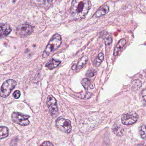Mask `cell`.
Returning <instances> with one entry per match:
<instances>
[{
  "instance_id": "obj_7",
  "label": "cell",
  "mask_w": 146,
  "mask_h": 146,
  "mask_svg": "<svg viewBox=\"0 0 146 146\" xmlns=\"http://www.w3.org/2000/svg\"><path fill=\"white\" fill-rule=\"evenodd\" d=\"M33 32V28L29 24H22L17 28V34L21 37H26L31 35Z\"/></svg>"
},
{
  "instance_id": "obj_13",
  "label": "cell",
  "mask_w": 146,
  "mask_h": 146,
  "mask_svg": "<svg viewBox=\"0 0 146 146\" xmlns=\"http://www.w3.org/2000/svg\"><path fill=\"white\" fill-rule=\"evenodd\" d=\"M88 60V57L86 56H84L80 59L77 64H75L76 69H81L84 67Z\"/></svg>"
},
{
  "instance_id": "obj_25",
  "label": "cell",
  "mask_w": 146,
  "mask_h": 146,
  "mask_svg": "<svg viewBox=\"0 0 146 146\" xmlns=\"http://www.w3.org/2000/svg\"><path fill=\"white\" fill-rule=\"evenodd\" d=\"M137 146H146L145 142H142L140 144H138Z\"/></svg>"
},
{
  "instance_id": "obj_2",
  "label": "cell",
  "mask_w": 146,
  "mask_h": 146,
  "mask_svg": "<svg viewBox=\"0 0 146 146\" xmlns=\"http://www.w3.org/2000/svg\"><path fill=\"white\" fill-rule=\"evenodd\" d=\"M62 43V38L58 34L54 35L49 41L47 46L43 54L42 57L46 58L49 56L51 53L58 49Z\"/></svg>"
},
{
  "instance_id": "obj_14",
  "label": "cell",
  "mask_w": 146,
  "mask_h": 146,
  "mask_svg": "<svg viewBox=\"0 0 146 146\" xmlns=\"http://www.w3.org/2000/svg\"><path fill=\"white\" fill-rule=\"evenodd\" d=\"M9 130L6 126H0V139L7 137L9 135Z\"/></svg>"
},
{
  "instance_id": "obj_23",
  "label": "cell",
  "mask_w": 146,
  "mask_h": 146,
  "mask_svg": "<svg viewBox=\"0 0 146 146\" xmlns=\"http://www.w3.org/2000/svg\"><path fill=\"white\" fill-rule=\"evenodd\" d=\"M134 85L136 88H140L141 85V83L139 80H135L134 82Z\"/></svg>"
},
{
  "instance_id": "obj_5",
  "label": "cell",
  "mask_w": 146,
  "mask_h": 146,
  "mask_svg": "<svg viewBox=\"0 0 146 146\" xmlns=\"http://www.w3.org/2000/svg\"><path fill=\"white\" fill-rule=\"evenodd\" d=\"M56 125L60 130L65 133H69L71 131V124L69 119L60 117L56 119Z\"/></svg>"
},
{
  "instance_id": "obj_21",
  "label": "cell",
  "mask_w": 146,
  "mask_h": 146,
  "mask_svg": "<svg viewBox=\"0 0 146 146\" xmlns=\"http://www.w3.org/2000/svg\"><path fill=\"white\" fill-rule=\"evenodd\" d=\"M13 97H14L15 99H17L20 97V96H21V93L19 90H16L15 92L13 93Z\"/></svg>"
},
{
  "instance_id": "obj_19",
  "label": "cell",
  "mask_w": 146,
  "mask_h": 146,
  "mask_svg": "<svg viewBox=\"0 0 146 146\" xmlns=\"http://www.w3.org/2000/svg\"><path fill=\"white\" fill-rule=\"evenodd\" d=\"M140 135H141V137L143 139H144L146 137V127L145 125H143L141 127L140 129Z\"/></svg>"
},
{
  "instance_id": "obj_16",
  "label": "cell",
  "mask_w": 146,
  "mask_h": 146,
  "mask_svg": "<svg viewBox=\"0 0 146 146\" xmlns=\"http://www.w3.org/2000/svg\"><path fill=\"white\" fill-rule=\"evenodd\" d=\"M92 94L89 92H82V93L78 94L77 96L78 98L82 99H89L91 97Z\"/></svg>"
},
{
  "instance_id": "obj_26",
  "label": "cell",
  "mask_w": 146,
  "mask_h": 146,
  "mask_svg": "<svg viewBox=\"0 0 146 146\" xmlns=\"http://www.w3.org/2000/svg\"><path fill=\"white\" fill-rule=\"evenodd\" d=\"M94 87H95L94 84H93V83H91V84H90V85L89 88L91 89H93V88H94Z\"/></svg>"
},
{
  "instance_id": "obj_9",
  "label": "cell",
  "mask_w": 146,
  "mask_h": 146,
  "mask_svg": "<svg viewBox=\"0 0 146 146\" xmlns=\"http://www.w3.org/2000/svg\"><path fill=\"white\" fill-rule=\"evenodd\" d=\"M12 29L7 23H0V38L5 37L11 33Z\"/></svg>"
},
{
  "instance_id": "obj_15",
  "label": "cell",
  "mask_w": 146,
  "mask_h": 146,
  "mask_svg": "<svg viewBox=\"0 0 146 146\" xmlns=\"http://www.w3.org/2000/svg\"><path fill=\"white\" fill-rule=\"evenodd\" d=\"M104 55L102 53H100L94 61V65L96 66H99L104 60Z\"/></svg>"
},
{
  "instance_id": "obj_10",
  "label": "cell",
  "mask_w": 146,
  "mask_h": 146,
  "mask_svg": "<svg viewBox=\"0 0 146 146\" xmlns=\"http://www.w3.org/2000/svg\"><path fill=\"white\" fill-rule=\"evenodd\" d=\"M126 43V40L124 39H121L119 40L116 46L115 47L113 51V54L114 56H117L119 55L121 49L124 47Z\"/></svg>"
},
{
  "instance_id": "obj_12",
  "label": "cell",
  "mask_w": 146,
  "mask_h": 146,
  "mask_svg": "<svg viewBox=\"0 0 146 146\" xmlns=\"http://www.w3.org/2000/svg\"><path fill=\"white\" fill-rule=\"evenodd\" d=\"M60 63L61 62L60 61H58L54 59H52L46 64V66L49 70H52L57 67Z\"/></svg>"
},
{
  "instance_id": "obj_18",
  "label": "cell",
  "mask_w": 146,
  "mask_h": 146,
  "mask_svg": "<svg viewBox=\"0 0 146 146\" xmlns=\"http://www.w3.org/2000/svg\"><path fill=\"white\" fill-rule=\"evenodd\" d=\"M81 84L83 86L84 88L86 90H88V87H89L90 85L91 84V82L90 81L88 78H83L81 81Z\"/></svg>"
},
{
  "instance_id": "obj_1",
  "label": "cell",
  "mask_w": 146,
  "mask_h": 146,
  "mask_svg": "<svg viewBox=\"0 0 146 146\" xmlns=\"http://www.w3.org/2000/svg\"><path fill=\"white\" fill-rule=\"evenodd\" d=\"M91 7V2L87 0H75L72 3L71 14L76 19L80 20L85 18Z\"/></svg>"
},
{
  "instance_id": "obj_20",
  "label": "cell",
  "mask_w": 146,
  "mask_h": 146,
  "mask_svg": "<svg viewBox=\"0 0 146 146\" xmlns=\"http://www.w3.org/2000/svg\"><path fill=\"white\" fill-rule=\"evenodd\" d=\"M96 73V71L95 70H89L87 72L86 76L88 77H93L95 76Z\"/></svg>"
},
{
  "instance_id": "obj_3",
  "label": "cell",
  "mask_w": 146,
  "mask_h": 146,
  "mask_svg": "<svg viewBox=\"0 0 146 146\" xmlns=\"http://www.w3.org/2000/svg\"><path fill=\"white\" fill-rule=\"evenodd\" d=\"M17 83L13 79H8L2 84L0 91V96L3 98L7 97L14 88L17 86Z\"/></svg>"
},
{
  "instance_id": "obj_6",
  "label": "cell",
  "mask_w": 146,
  "mask_h": 146,
  "mask_svg": "<svg viewBox=\"0 0 146 146\" xmlns=\"http://www.w3.org/2000/svg\"><path fill=\"white\" fill-rule=\"evenodd\" d=\"M138 118L136 113L130 111L123 115L121 118V121L123 124L129 125L135 123Z\"/></svg>"
},
{
  "instance_id": "obj_17",
  "label": "cell",
  "mask_w": 146,
  "mask_h": 146,
  "mask_svg": "<svg viewBox=\"0 0 146 146\" xmlns=\"http://www.w3.org/2000/svg\"><path fill=\"white\" fill-rule=\"evenodd\" d=\"M113 131L114 133L117 135H121L123 132V129L119 125H117L113 128Z\"/></svg>"
},
{
  "instance_id": "obj_8",
  "label": "cell",
  "mask_w": 146,
  "mask_h": 146,
  "mask_svg": "<svg viewBox=\"0 0 146 146\" xmlns=\"http://www.w3.org/2000/svg\"><path fill=\"white\" fill-rule=\"evenodd\" d=\"M46 102L47 105L51 115L53 117L56 116L58 111L56 99L52 96L49 95L47 99Z\"/></svg>"
},
{
  "instance_id": "obj_24",
  "label": "cell",
  "mask_w": 146,
  "mask_h": 146,
  "mask_svg": "<svg viewBox=\"0 0 146 146\" xmlns=\"http://www.w3.org/2000/svg\"><path fill=\"white\" fill-rule=\"evenodd\" d=\"M40 146H54V145L50 142L46 141L44 142Z\"/></svg>"
},
{
  "instance_id": "obj_11",
  "label": "cell",
  "mask_w": 146,
  "mask_h": 146,
  "mask_svg": "<svg viewBox=\"0 0 146 146\" xmlns=\"http://www.w3.org/2000/svg\"><path fill=\"white\" fill-rule=\"evenodd\" d=\"M109 11V7L105 5L101 7L98 9L95 14L96 17H102L106 14H107Z\"/></svg>"
},
{
  "instance_id": "obj_22",
  "label": "cell",
  "mask_w": 146,
  "mask_h": 146,
  "mask_svg": "<svg viewBox=\"0 0 146 146\" xmlns=\"http://www.w3.org/2000/svg\"><path fill=\"white\" fill-rule=\"evenodd\" d=\"M112 42V39L111 37H107L105 39V43L107 46L111 45Z\"/></svg>"
},
{
  "instance_id": "obj_4",
  "label": "cell",
  "mask_w": 146,
  "mask_h": 146,
  "mask_svg": "<svg viewBox=\"0 0 146 146\" xmlns=\"http://www.w3.org/2000/svg\"><path fill=\"white\" fill-rule=\"evenodd\" d=\"M30 116L21 113L14 112L12 114V119L14 123L19 125L25 126L29 124Z\"/></svg>"
}]
</instances>
